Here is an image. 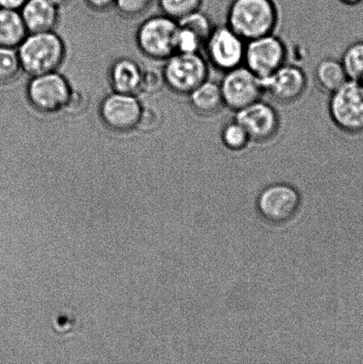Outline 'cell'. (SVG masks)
I'll return each instance as SVG.
<instances>
[{
	"instance_id": "1",
	"label": "cell",
	"mask_w": 363,
	"mask_h": 364,
	"mask_svg": "<svg viewBox=\"0 0 363 364\" xmlns=\"http://www.w3.org/2000/svg\"><path fill=\"white\" fill-rule=\"evenodd\" d=\"M279 10L275 0H231L226 24L245 41L276 33Z\"/></svg>"
},
{
	"instance_id": "2",
	"label": "cell",
	"mask_w": 363,
	"mask_h": 364,
	"mask_svg": "<svg viewBox=\"0 0 363 364\" xmlns=\"http://www.w3.org/2000/svg\"><path fill=\"white\" fill-rule=\"evenodd\" d=\"M17 51L23 73L31 77L58 71L66 57L65 44L53 31L28 33Z\"/></svg>"
},
{
	"instance_id": "3",
	"label": "cell",
	"mask_w": 363,
	"mask_h": 364,
	"mask_svg": "<svg viewBox=\"0 0 363 364\" xmlns=\"http://www.w3.org/2000/svg\"><path fill=\"white\" fill-rule=\"evenodd\" d=\"M165 62L163 80L174 94L188 96L209 78L210 65L201 53H175Z\"/></svg>"
},
{
	"instance_id": "4",
	"label": "cell",
	"mask_w": 363,
	"mask_h": 364,
	"mask_svg": "<svg viewBox=\"0 0 363 364\" xmlns=\"http://www.w3.org/2000/svg\"><path fill=\"white\" fill-rule=\"evenodd\" d=\"M328 112L337 129L347 134L363 133V87L360 81L348 80L330 95Z\"/></svg>"
},
{
	"instance_id": "5",
	"label": "cell",
	"mask_w": 363,
	"mask_h": 364,
	"mask_svg": "<svg viewBox=\"0 0 363 364\" xmlns=\"http://www.w3.org/2000/svg\"><path fill=\"white\" fill-rule=\"evenodd\" d=\"M177 30L178 21L166 14L148 18L138 28V48L149 59L166 60L176 53Z\"/></svg>"
},
{
	"instance_id": "6",
	"label": "cell",
	"mask_w": 363,
	"mask_h": 364,
	"mask_svg": "<svg viewBox=\"0 0 363 364\" xmlns=\"http://www.w3.org/2000/svg\"><path fill=\"white\" fill-rule=\"evenodd\" d=\"M246 43L225 23L213 28L202 51L210 66L225 73L244 65Z\"/></svg>"
},
{
	"instance_id": "7",
	"label": "cell",
	"mask_w": 363,
	"mask_h": 364,
	"mask_svg": "<svg viewBox=\"0 0 363 364\" xmlns=\"http://www.w3.org/2000/svg\"><path fill=\"white\" fill-rule=\"evenodd\" d=\"M73 88L58 71L31 77L27 87L30 105L43 114L63 112Z\"/></svg>"
},
{
	"instance_id": "8",
	"label": "cell",
	"mask_w": 363,
	"mask_h": 364,
	"mask_svg": "<svg viewBox=\"0 0 363 364\" xmlns=\"http://www.w3.org/2000/svg\"><path fill=\"white\" fill-rule=\"evenodd\" d=\"M220 87L225 108L234 113L262 100L265 95L261 78L244 65L223 73Z\"/></svg>"
},
{
	"instance_id": "9",
	"label": "cell",
	"mask_w": 363,
	"mask_h": 364,
	"mask_svg": "<svg viewBox=\"0 0 363 364\" xmlns=\"http://www.w3.org/2000/svg\"><path fill=\"white\" fill-rule=\"evenodd\" d=\"M286 43L276 33L251 39L246 43L244 65L265 80L287 63Z\"/></svg>"
},
{
	"instance_id": "10",
	"label": "cell",
	"mask_w": 363,
	"mask_h": 364,
	"mask_svg": "<svg viewBox=\"0 0 363 364\" xmlns=\"http://www.w3.org/2000/svg\"><path fill=\"white\" fill-rule=\"evenodd\" d=\"M256 203L263 219L270 224L283 225L297 215L300 209L301 196L293 186L275 183L263 189Z\"/></svg>"
},
{
	"instance_id": "11",
	"label": "cell",
	"mask_w": 363,
	"mask_h": 364,
	"mask_svg": "<svg viewBox=\"0 0 363 364\" xmlns=\"http://www.w3.org/2000/svg\"><path fill=\"white\" fill-rule=\"evenodd\" d=\"M142 105L137 95L112 92L102 100L99 117L105 126L117 133L136 130L140 121Z\"/></svg>"
},
{
	"instance_id": "12",
	"label": "cell",
	"mask_w": 363,
	"mask_h": 364,
	"mask_svg": "<svg viewBox=\"0 0 363 364\" xmlns=\"http://www.w3.org/2000/svg\"><path fill=\"white\" fill-rule=\"evenodd\" d=\"M234 119L246 130L251 144H263L271 141L280 131L278 112L263 99L236 112Z\"/></svg>"
},
{
	"instance_id": "13",
	"label": "cell",
	"mask_w": 363,
	"mask_h": 364,
	"mask_svg": "<svg viewBox=\"0 0 363 364\" xmlns=\"http://www.w3.org/2000/svg\"><path fill=\"white\" fill-rule=\"evenodd\" d=\"M265 95L280 105H293L305 95L308 78L300 66L286 63L271 76L261 80Z\"/></svg>"
},
{
	"instance_id": "14",
	"label": "cell",
	"mask_w": 363,
	"mask_h": 364,
	"mask_svg": "<svg viewBox=\"0 0 363 364\" xmlns=\"http://www.w3.org/2000/svg\"><path fill=\"white\" fill-rule=\"evenodd\" d=\"M28 33L52 31L59 20V9L48 0H28L20 10Z\"/></svg>"
},
{
	"instance_id": "15",
	"label": "cell",
	"mask_w": 363,
	"mask_h": 364,
	"mask_svg": "<svg viewBox=\"0 0 363 364\" xmlns=\"http://www.w3.org/2000/svg\"><path fill=\"white\" fill-rule=\"evenodd\" d=\"M143 70L131 58L117 60L110 68L109 83L114 92L137 95L141 92Z\"/></svg>"
},
{
	"instance_id": "16",
	"label": "cell",
	"mask_w": 363,
	"mask_h": 364,
	"mask_svg": "<svg viewBox=\"0 0 363 364\" xmlns=\"http://www.w3.org/2000/svg\"><path fill=\"white\" fill-rule=\"evenodd\" d=\"M188 97L191 109L200 117L215 116L225 108L220 83L210 78L192 91Z\"/></svg>"
},
{
	"instance_id": "17",
	"label": "cell",
	"mask_w": 363,
	"mask_h": 364,
	"mask_svg": "<svg viewBox=\"0 0 363 364\" xmlns=\"http://www.w3.org/2000/svg\"><path fill=\"white\" fill-rule=\"evenodd\" d=\"M28 34L20 11L0 7V46L17 49Z\"/></svg>"
},
{
	"instance_id": "18",
	"label": "cell",
	"mask_w": 363,
	"mask_h": 364,
	"mask_svg": "<svg viewBox=\"0 0 363 364\" xmlns=\"http://www.w3.org/2000/svg\"><path fill=\"white\" fill-rule=\"evenodd\" d=\"M316 85L323 92L332 94L348 80L340 60L328 57L318 63L315 69Z\"/></svg>"
},
{
	"instance_id": "19",
	"label": "cell",
	"mask_w": 363,
	"mask_h": 364,
	"mask_svg": "<svg viewBox=\"0 0 363 364\" xmlns=\"http://www.w3.org/2000/svg\"><path fill=\"white\" fill-rule=\"evenodd\" d=\"M220 141L227 151L232 152L244 151L251 144L246 130L234 119L222 127Z\"/></svg>"
},
{
	"instance_id": "20",
	"label": "cell",
	"mask_w": 363,
	"mask_h": 364,
	"mask_svg": "<svg viewBox=\"0 0 363 364\" xmlns=\"http://www.w3.org/2000/svg\"><path fill=\"white\" fill-rule=\"evenodd\" d=\"M348 80L361 81L363 78V41L352 43L340 59Z\"/></svg>"
},
{
	"instance_id": "21",
	"label": "cell",
	"mask_w": 363,
	"mask_h": 364,
	"mask_svg": "<svg viewBox=\"0 0 363 364\" xmlns=\"http://www.w3.org/2000/svg\"><path fill=\"white\" fill-rule=\"evenodd\" d=\"M23 73L16 48L0 46V84L16 80Z\"/></svg>"
},
{
	"instance_id": "22",
	"label": "cell",
	"mask_w": 363,
	"mask_h": 364,
	"mask_svg": "<svg viewBox=\"0 0 363 364\" xmlns=\"http://www.w3.org/2000/svg\"><path fill=\"white\" fill-rule=\"evenodd\" d=\"M202 2L204 0H158L163 14L177 21L200 10Z\"/></svg>"
},
{
	"instance_id": "23",
	"label": "cell",
	"mask_w": 363,
	"mask_h": 364,
	"mask_svg": "<svg viewBox=\"0 0 363 364\" xmlns=\"http://www.w3.org/2000/svg\"><path fill=\"white\" fill-rule=\"evenodd\" d=\"M205 41L193 30L178 23L176 53H197L204 49Z\"/></svg>"
},
{
	"instance_id": "24",
	"label": "cell",
	"mask_w": 363,
	"mask_h": 364,
	"mask_svg": "<svg viewBox=\"0 0 363 364\" xmlns=\"http://www.w3.org/2000/svg\"><path fill=\"white\" fill-rule=\"evenodd\" d=\"M178 23L193 30L195 33L204 39L205 42L215 26L208 14L202 12L201 9L178 21Z\"/></svg>"
},
{
	"instance_id": "25",
	"label": "cell",
	"mask_w": 363,
	"mask_h": 364,
	"mask_svg": "<svg viewBox=\"0 0 363 364\" xmlns=\"http://www.w3.org/2000/svg\"><path fill=\"white\" fill-rule=\"evenodd\" d=\"M155 0H117L116 9L123 16L136 18L147 12Z\"/></svg>"
},
{
	"instance_id": "26",
	"label": "cell",
	"mask_w": 363,
	"mask_h": 364,
	"mask_svg": "<svg viewBox=\"0 0 363 364\" xmlns=\"http://www.w3.org/2000/svg\"><path fill=\"white\" fill-rule=\"evenodd\" d=\"M162 120V114L156 107L143 105L136 130L144 132V133L155 131L161 124Z\"/></svg>"
},
{
	"instance_id": "27",
	"label": "cell",
	"mask_w": 363,
	"mask_h": 364,
	"mask_svg": "<svg viewBox=\"0 0 363 364\" xmlns=\"http://www.w3.org/2000/svg\"><path fill=\"white\" fill-rule=\"evenodd\" d=\"M163 71L156 69L143 70L141 92L144 94L154 95L165 87Z\"/></svg>"
},
{
	"instance_id": "28",
	"label": "cell",
	"mask_w": 363,
	"mask_h": 364,
	"mask_svg": "<svg viewBox=\"0 0 363 364\" xmlns=\"http://www.w3.org/2000/svg\"><path fill=\"white\" fill-rule=\"evenodd\" d=\"M85 95L83 92L77 90H72L71 92L69 102H67L65 109L63 112H66L70 114L80 113L81 110H83L85 107Z\"/></svg>"
},
{
	"instance_id": "29",
	"label": "cell",
	"mask_w": 363,
	"mask_h": 364,
	"mask_svg": "<svg viewBox=\"0 0 363 364\" xmlns=\"http://www.w3.org/2000/svg\"><path fill=\"white\" fill-rule=\"evenodd\" d=\"M116 1L117 0H85L92 10L98 11V12H104V11L115 7Z\"/></svg>"
},
{
	"instance_id": "30",
	"label": "cell",
	"mask_w": 363,
	"mask_h": 364,
	"mask_svg": "<svg viewBox=\"0 0 363 364\" xmlns=\"http://www.w3.org/2000/svg\"><path fill=\"white\" fill-rule=\"evenodd\" d=\"M27 1L28 0H0V7L20 11Z\"/></svg>"
},
{
	"instance_id": "31",
	"label": "cell",
	"mask_w": 363,
	"mask_h": 364,
	"mask_svg": "<svg viewBox=\"0 0 363 364\" xmlns=\"http://www.w3.org/2000/svg\"><path fill=\"white\" fill-rule=\"evenodd\" d=\"M48 1L51 2L53 5H55L58 9L60 7H63L67 5V4L70 3L71 0H48Z\"/></svg>"
},
{
	"instance_id": "32",
	"label": "cell",
	"mask_w": 363,
	"mask_h": 364,
	"mask_svg": "<svg viewBox=\"0 0 363 364\" xmlns=\"http://www.w3.org/2000/svg\"><path fill=\"white\" fill-rule=\"evenodd\" d=\"M340 1L344 4V5L354 6L359 5V4L362 3L363 0H340Z\"/></svg>"
},
{
	"instance_id": "33",
	"label": "cell",
	"mask_w": 363,
	"mask_h": 364,
	"mask_svg": "<svg viewBox=\"0 0 363 364\" xmlns=\"http://www.w3.org/2000/svg\"><path fill=\"white\" fill-rule=\"evenodd\" d=\"M360 82H361V84H362V87H363V78H362V80Z\"/></svg>"
}]
</instances>
